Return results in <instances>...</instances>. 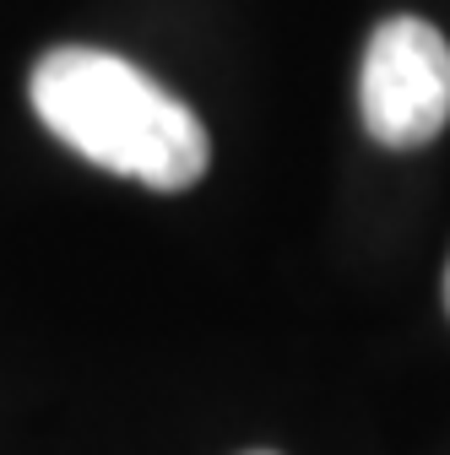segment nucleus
I'll return each instance as SVG.
<instances>
[{
	"label": "nucleus",
	"instance_id": "2",
	"mask_svg": "<svg viewBox=\"0 0 450 455\" xmlns=\"http://www.w3.org/2000/svg\"><path fill=\"white\" fill-rule=\"evenodd\" d=\"M364 131L390 152H418L450 125V44L423 17L374 28L358 71Z\"/></svg>",
	"mask_w": 450,
	"mask_h": 455
},
{
	"label": "nucleus",
	"instance_id": "1",
	"mask_svg": "<svg viewBox=\"0 0 450 455\" xmlns=\"http://www.w3.org/2000/svg\"><path fill=\"white\" fill-rule=\"evenodd\" d=\"M28 98L49 136L147 190H190L212 163L206 125L190 103L108 49H49L33 66Z\"/></svg>",
	"mask_w": 450,
	"mask_h": 455
},
{
	"label": "nucleus",
	"instance_id": "4",
	"mask_svg": "<svg viewBox=\"0 0 450 455\" xmlns=\"http://www.w3.org/2000/svg\"><path fill=\"white\" fill-rule=\"evenodd\" d=\"M250 455H271V450H250Z\"/></svg>",
	"mask_w": 450,
	"mask_h": 455
},
{
	"label": "nucleus",
	"instance_id": "3",
	"mask_svg": "<svg viewBox=\"0 0 450 455\" xmlns=\"http://www.w3.org/2000/svg\"><path fill=\"white\" fill-rule=\"evenodd\" d=\"M445 309H450V266H445Z\"/></svg>",
	"mask_w": 450,
	"mask_h": 455
}]
</instances>
